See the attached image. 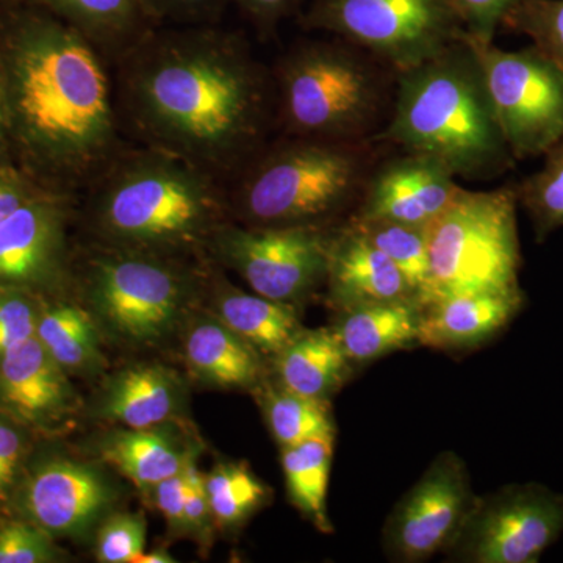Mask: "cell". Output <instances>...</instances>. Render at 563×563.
<instances>
[{
  "mask_svg": "<svg viewBox=\"0 0 563 563\" xmlns=\"http://www.w3.org/2000/svg\"><path fill=\"white\" fill-rule=\"evenodd\" d=\"M111 66L124 132L224 185L276 129L272 70L217 24L157 25Z\"/></svg>",
  "mask_w": 563,
  "mask_h": 563,
  "instance_id": "cell-1",
  "label": "cell"
},
{
  "mask_svg": "<svg viewBox=\"0 0 563 563\" xmlns=\"http://www.w3.org/2000/svg\"><path fill=\"white\" fill-rule=\"evenodd\" d=\"M10 7L0 55L14 162L47 190L77 196L131 146L110 62L49 11Z\"/></svg>",
  "mask_w": 563,
  "mask_h": 563,
  "instance_id": "cell-2",
  "label": "cell"
},
{
  "mask_svg": "<svg viewBox=\"0 0 563 563\" xmlns=\"http://www.w3.org/2000/svg\"><path fill=\"white\" fill-rule=\"evenodd\" d=\"M103 246L180 257L231 220L222 181L166 152L128 147L85 188Z\"/></svg>",
  "mask_w": 563,
  "mask_h": 563,
  "instance_id": "cell-3",
  "label": "cell"
},
{
  "mask_svg": "<svg viewBox=\"0 0 563 563\" xmlns=\"http://www.w3.org/2000/svg\"><path fill=\"white\" fill-rule=\"evenodd\" d=\"M377 140L442 163L468 180L501 176L515 162L466 36L396 76L390 120Z\"/></svg>",
  "mask_w": 563,
  "mask_h": 563,
  "instance_id": "cell-4",
  "label": "cell"
},
{
  "mask_svg": "<svg viewBox=\"0 0 563 563\" xmlns=\"http://www.w3.org/2000/svg\"><path fill=\"white\" fill-rule=\"evenodd\" d=\"M385 144L269 140L224 185L231 220L247 228H339L361 206Z\"/></svg>",
  "mask_w": 563,
  "mask_h": 563,
  "instance_id": "cell-5",
  "label": "cell"
},
{
  "mask_svg": "<svg viewBox=\"0 0 563 563\" xmlns=\"http://www.w3.org/2000/svg\"><path fill=\"white\" fill-rule=\"evenodd\" d=\"M272 76L280 135L366 141L390 120L398 73L336 36L296 44Z\"/></svg>",
  "mask_w": 563,
  "mask_h": 563,
  "instance_id": "cell-6",
  "label": "cell"
},
{
  "mask_svg": "<svg viewBox=\"0 0 563 563\" xmlns=\"http://www.w3.org/2000/svg\"><path fill=\"white\" fill-rule=\"evenodd\" d=\"M515 187L461 190L428 228L431 288L424 307L470 292L521 290Z\"/></svg>",
  "mask_w": 563,
  "mask_h": 563,
  "instance_id": "cell-7",
  "label": "cell"
},
{
  "mask_svg": "<svg viewBox=\"0 0 563 563\" xmlns=\"http://www.w3.org/2000/svg\"><path fill=\"white\" fill-rule=\"evenodd\" d=\"M80 280L103 324L131 343L163 339L198 285V276L180 257L103 244L81 263Z\"/></svg>",
  "mask_w": 563,
  "mask_h": 563,
  "instance_id": "cell-8",
  "label": "cell"
},
{
  "mask_svg": "<svg viewBox=\"0 0 563 563\" xmlns=\"http://www.w3.org/2000/svg\"><path fill=\"white\" fill-rule=\"evenodd\" d=\"M302 25L361 47L398 74L466 36L451 0H312Z\"/></svg>",
  "mask_w": 563,
  "mask_h": 563,
  "instance_id": "cell-9",
  "label": "cell"
},
{
  "mask_svg": "<svg viewBox=\"0 0 563 563\" xmlns=\"http://www.w3.org/2000/svg\"><path fill=\"white\" fill-rule=\"evenodd\" d=\"M562 533L563 493L509 484L476 496L443 553L451 562L537 563Z\"/></svg>",
  "mask_w": 563,
  "mask_h": 563,
  "instance_id": "cell-10",
  "label": "cell"
},
{
  "mask_svg": "<svg viewBox=\"0 0 563 563\" xmlns=\"http://www.w3.org/2000/svg\"><path fill=\"white\" fill-rule=\"evenodd\" d=\"M483 65L514 158L544 155L563 140V69L536 46L503 51L466 36Z\"/></svg>",
  "mask_w": 563,
  "mask_h": 563,
  "instance_id": "cell-11",
  "label": "cell"
},
{
  "mask_svg": "<svg viewBox=\"0 0 563 563\" xmlns=\"http://www.w3.org/2000/svg\"><path fill=\"white\" fill-rule=\"evenodd\" d=\"M335 229L247 228L229 220L209 250L257 295L296 306L325 284Z\"/></svg>",
  "mask_w": 563,
  "mask_h": 563,
  "instance_id": "cell-12",
  "label": "cell"
},
{
  "mask_svg": "<svg viewBox=\"0 0 563 563\" xmlns=\"http://www.w3.org/2000/svg\"><path fill=\"white\" fill-rule=\"evenodd\" d=\"M474 499L472 479L461 455L454 451L437 455L385 521L383 544L388 561L426 562L444 551Z\"/></svg>",
  "mask_w": 563,
  "mask_h": 563,
  "instance_id": "cell-13",
  "label": "cell"
},
{
  "mask_svg": "<svg viewBox=\"0 0 563 563\" xmlns=\"http://www.w3.org/2000/svg\"><path fill=\"white\" fill-rule=\"evenodd\" d=\"M77 196L43 190L0 221V290L58 298L73 279L69 222Z\"/></svg>",
  "mask_w": 563,
  "mask_h": 563,
  "instance_id": "cell-14",
  "label": "cell"
},
{
  "mask_svg": "<svg viewBox=\"0 0 563 563\" xmlns=\"http://www.w3.org/2000/svg\"><path fill=\"white\" fill-rule=\"evenodd\" d=\"M114 493L88 463L47 457L24 466L11 509L54 539L87 532L109 510Z\"/></svg>",
  "mask_w": 563,
  "mask_h": 563,
  "instance_id": "cell-15",
  "label": "cell"
},
{
  "mask_svg": "<svg viewBox=\"0 0 563 563\" xmlns=\"http://www.w3.org/2000/svg\"><path fill=\"white\" fill-rule=\"evenodd\" d=\"M461 190L454 174L442 163L402 152L380 161L351 218L429 228Z\"/></svg>",
  "mask_w": 563,
  "mask_h": 563,
  "instance_id": "cell-16",
  "label": "cell"
},
{
  "mask_svg": "<svg viewBox=\"0 0 563 563\" xmlns=\"http://www.w3.org/2000/svg\"><path fill=\"white\" fill-rule=\"evenodd\" d=\"M69 374L47 354L36 336L0 357V413L29 432H60L76 413Z\"/></svg>",
  "mask_w": 563,
  "mask_h": 563,
  "instance_id": "cell-17",
  "label": "cell"
},
{
  "mask_svg": "<svg viewBox=\"0 0 563 563\" xmlns=\"http://www.w3.org/2000/svg\"><path fill=\"white\" fill-rule=\"evenodd\" d=\"M325 285L329 301L336 310L363 303L417 299L395 263L351 221L333 232Z\"/></svg>",
  "mask_w": 563,
  "mask_h": 563,
  "instance_id": "cell-18",
  "label": "cell"
},
{
  "mask_svg": "<svg viewBox=\"0 0 563 563\" xmlns=\"http://www.w3.org/2000/svg\"><path fill=\"white\" fill-rule=\"evenodd\" d=\"M525 302L523 290L442 299L422 309L418 344L442 351L473 350L504 331Z\"/></svg>",
  "mask_w": 563,
  "mask_h": 563,
  "instance_id": "cell-19",
  "label": "cell"
},
{
  "mask_svg": "<svg viewBox=\"0 0 563 563\" xmlns=\"http://www.w3.org/2000/svg\"><path fill=\"white\" fill-rule=\"evenodd\" d=\"M421 318L417 299L363 303L339 310L332 332L347 361L365 365L418 343Z\"/></svg>",
  "mask_w": 563,
  "mask_h": 563,
  "instance_id": "cell-20",
  "label": "cell"
},
{
  "mask_svg": "<svg viewBox=\"0 0 563 563\" xmlns=\"http://www.w3.org/2000/svg\"><path fill=\"white\" fill-rule=\"evenodd\" d=\"M180 380L161 365H136L110 380L101 413L128 429L157 428L179 412Z\"/></svg>",
  "mask_w": 563,
  "mask_h": 563,
  "instance_id": "cell-21",
  "label": "cell"
},
{
  "mask_svg": "<svg viewBox=\"0 0 563 563\" xmlns=\"http://www.w3.org/2000/svg\"><path fill=\"white\" fill-rule=\"evenodd\" d=\"M81 33L113 65L157 27L141 0H29Z\"/></svg>",
  "mask_w": 563,
  "mask_h": 563,
  "instance_id": "cell-22",
  "label": "cell"
},
{
  "mask_svg": "<svg viewBox=\"0 0 563 563\" xmlns=\"http://www.w3.org/2000/svg\"><path fill=\"white\" fill-rule=\"evenodd\" d=\"M276 369L282 387L329 401L347 383L354 365L332 329H302L276 355Z\"/></svg>",
  "mask_w": 563,
  "mask_h": 563,
  "instance_id": "cell-23",
  "label": "cell"
},
{
  "mask_svg": "<svg viewBox=\"0 0 563 563\" xmlns=\"http://www.w3.org/2000/svg\"><path fill=\"white\" fill-rule=\"evenodd\" d=\"M192 369L225 388H255L263 383L262 354L221 320L199 322L185 342Z\"/></svg>",
  "mask_w": 563,
  "mask_h": 563,
  "instance_id": "cell-24",
  "label": "cell"
},
{
  "mask_svg": "<svg viewBox=\"0 0 563 563\" xmlns=\"http://www.w3.org/2000/svg\"><path fill=\"white\" fill-rule=\"evenodd\" d=\"M218 320L251 343L261 354H277L302 331L296 306L274 301L265 296L250 295L221 284L214 302Z\"/></svg>",
  "mask_w": 563,
  "mask_h": 563,
  "instance_id": "cell-25",
  "label": "cell"
},
{
  "mask_svg": "<svg viewBox=\"0 0 563 563\" xmlns=\"http://www.w3.org/2000/svg\"><path fill=\"white\" fill-rule=\"evenodd\" d=\"M36 339L66 373H81L101 361L99 336L91 313L65 298L44 301Z\"/></svg>",
  "mask_w": 563,
  "mask_h": 563,
  "instance_id": "cell-26",
  "label": "cell"
},
{
  "mask_svg": "<svg viewBox=\"0 0 563 563\" xmlns=\"http://www.w3.org/2000/svg\"><path fill=\"white\" fill-rule=\"evenodd\" d=\"M103 461L140 488H154L166 477L180 473L187 455L172 437L155 428L128 429L102 443Z\"/></svg>",
  "mask_w": 563,
  "mask_h": 563,
  "instance_id": "cell-27",
  "label": "cell"
},
{
  "mask_svg": "<svg viewBox=\"0 0 563 563\" xmlns=\"http://www.w3.org/2000/svg\"><path fill=\"white\" fill-rule=\"evenodd\" d=\"M333 443L335 435H329L282 448V468L288 498L324 533L333 531L328 515Z\"/></svg>",
  "mask_w": 563,
  "mask_h": 563,
  "instance_id": "cell-28",
  "label": "cell"
},
{
  "mask_svg": "<svg viewBox=\"0 0 563 563\" xmlns=\"http://www.w3.org/2000/svg\"><path fill=\"white\" fill-rule=\"evenodd\" d=\"M265 420L280 448L295 446L318 437L336 435L331 402L298 395L288 388L257 385Z\"/></svg>",
  "mask_w": 563,
  "mask_h": 563,
  "instance_id": "cell-29",
  "label": "cell"
},
{
  "mask_svg": "<svg viewBox=\"0 0 563 563\" xmlns=\"http://www.w3.org/2000/svg\"><path fill=\"white\" fill-rule=\"evenodd\" d=\"M347 221L395 263L412 288L415 298L424 306L431 288L428 228H415L391 221H361L354 218Z\"/></svg>",
  "mask_w": 563,
  "mask_h": 563,
  "instance_id": "cell-30",
  "label": "cell"
},
{
  "mask_svg": "<svg viewBox=\"0 0 563 563\" xmlns=\"http://www.w3.org/2000/svg\"><path fill=\"white\" fill-rule=\"evenodd\" d=\"M210 512L222 526H235L261 509L269 490L242 463H221L206 477Z\"/></svg>",
  "mask_w": 563,
  "mask_h": 563,
  "instance_id": "cell-31",
  "label": "cell"
},
{
  "mask_svg": "<svg viewBox=\"0 0 563 563\" xmlns=\"http://www.w3.org/2000/svg\"><path fill=\"white\" fill-rule=\"evenodd\" d=\"M544 157L543 168L515 187L518 203L531 217L539 243L563 228V140Z\"/></svg>",
  "mask_w": 563,
  "mask_h": 563,
  "instance_id": "cell-32",
  "label": "cell"
},
{
  "mask_svg": "<svg viewBox=\"0 0 563 563\" xmlns=\"http://www.w3.org/2000/svg\"><path fill=\"white\" fill-rule=\"evenodd\" d=\"M503 25L528 35L537 49L563 69V0H518Z\"/></svg>",
  "mask_w": 563,
  "mask_h": 563,
  "instance_id": "cell-33",
  "label": "cell"
},
{
  "mask_svg": "<svg viewBox=\"0 0 563 563\" xmlns=\"http://www.w3.org/2000/svg\"><path fill=\"white\" fill-rule=\"evenodd\" d=\"M62 561L54 537L24 518H0V563Z\"/></svg>",
  "mask_w": 563,
  "mask_h": 563,
  "instance_id": "cell-34",
  "label": "cell"
},
{
  "mask_svg": "<svg viewBox=\"0 0 563 563\" xmlns=\"http://www.w3.org/2000/svg\"><path fill=\"white\" fill-rule=\"evenodd\" d=\"M146 532L143 515H113L99 529L96 558L102 563H135L146 548Z\"/></svg>",
  "mask_w": 563,
  "mask_h": 563,
  "instance_id": "cell-35",
  "label": "cell"
},
{
  "mask_svg": "<svg viewBox=\"0 0 563 563\" xmlns=\"http://www.w3.org/2000/svg\"><path fill=\"white\" fill-rule=\"evenodd\" d=\"M46 298L24 290H0V357L35 336Z\"/></svg>",
  "mask_w": 563,
  "mask_h": 563,
  "instance_id": "cell-36",
  "label": "cell"
},
{
  "mask_svg": "<svg viewBox=\"0 0 563 563\" xmlns=\"http://www.w3.org/2000/svg\"><path fill=\"white\" fill-rule=\"evenodd\" d=\"M31 433L16 421L0 413V509L11 504L24 462L31 450Z\"/></svg>",
  "mask_w": 563,
  "mask_h": 563,
  "instance_id": "cell-37",
  "label": "cell"
},
{
  "mask_svg": "<svg viewBox=\"0 0 563 563\" xmlns=\"http://www.w3.org/2000/svg\"><path fill=\"white\" fill-rule=\"evenodd\" d=\"M155 25L217 24L225 0H141Z\"/></svg>",
  "mask_w": 563,
  "mask_h": 563,
  "instance_id": "cell-38",
  "label": "cell"
},
{
  "mask_svg": "<svg viewBox=\"0 0 563 563\" xmlns=\"http://www.w3.org/2000/svg\"><path fill=\"white\" fill-rule=\"evenodd\" d=\"M518 0H451L461 18L466 36L481 43H493L496 29Z\"/></svg>",
  "mask_w": 563,
  "mask_h": 563,
  "instance_id": "cell-39",
  "label": "cell"
},
{
  "mask_svg": "<svg viewBox=\"0 0 563 563\" xmlns=\"http://www.w3.org/2000/svg\"><path fill=\"white\" fill-rule=\"evenodd\" d=\"M47 190L14 161H0V221Z\"/></svg>",
  "mask_w": 563,
  "mask_h": 563,
  "instance_id": "cell-40",
  "label": "cell"
},
{
  "mask_svg": "<svg viewBox=\"0 0 563 563\" xmlns=\"http://www.w3.org/2000/svg\"><path fill=\"white\" fill-rule=\"evenodd\" d=\"M246 14L262 36L272 35L285 18L290 16L299 0H232Z\"/></svg>",
  "mask_w": 563,
  "mask_h": 563,
  "instance_id": "cell-41",
  "label": "cell"
},
{
  "mask_svg": "<svg viewBox=\"0 0 563 563\" xmlns=\"http://www.w3.org/2000/svg\"><path fill=\"white\" fill-rule=\"evenodd\" d=\"M187 493V481H185L184 473L181 472L166 477L165 481H162V483L154 487L155 503H157L158 509L165 515L166 520H168L173 528L184 526Z\"/></svg>",
  "mask_w": 563,
  "mask_h": 563,
  "instance_id": "cell-42",
  "label": "cell"
},
{
  "mask_svg": "<svg viewBox=\"0 0 563 563\" xmlns=\"http://www.w3.org/2000/svg\"><path fill=\"white\" fill-rule=\"evenodd\" d=\"M0 161H14L13 151H11L9 91H7L2 55H0Z\"/></svg>",
  "mask_w": 563,
  "mask_h": 563,
  "instance_id": "cell-43",
  "label": "cell"
},
{
  "mask_svg": "<svg viewBox=\"0 0 563 563\" xmlns=\"http://www.w3.org/2000/svg\"><path fill=\"white\" fill-rule=\"evenodd\" d=\"M176 562V559L173 558L172 554L166 553V551H151V553H146L144 551L143 554L136 559L135 563H173Z\"/></svg>",
  "mask_w": 563,
  "mask_h": 563,
  "instance_id": "cell-44",
  "label": "cell"
},
{
  "mask_svg": "<svg viewBox=\"0 0 563 563\" xmlns=\"http://www.w3.org/2000/svg\"><path fill=\"white\" fill-rule=\"evenodd\" d=\"M18 0H0V10L5 9V7L11 5V3H16Z\"/></svg>",
  "mask_w": 563,
  "mask_h": 563,
  "instance_id": "cell-45",
  "label": "cell"
}]
</instances>
